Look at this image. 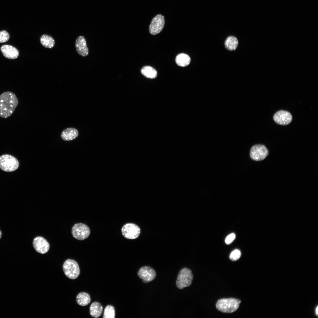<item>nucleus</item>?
I'll return each instance as SVG.
<instances>
[{"instance_id":"1","label":"nucleus","mask_w":318,"mask_h":318,"mask_svg":"<svg viewBox=\"0 0 318 318\" xmlns=\"http://www.w3.org/2000/svg\"><path fill=\"white\" fill-rule=\"evenodd\" d=\"M18 104L16 95L10 92H5L0 95V117L6 118L13 113Z\"/></svg>"},{"instance_id":"2","label":"nucleus","mask_w":318,"mask_h":318,"mask_svg":"<svg viewBox=\"0 0 318 318\" xmlns=\"http://www.w3.org/2000/svg\"><path fill=\"white\" fill-rule=\"evenodd\" d=\"M241 301L239 299L233 298H224L218 301L216 307L219 311L224 313H233L238 309Z\"/></svg>"},{"instance_id":"3","label":"nucleus","mask_w":318,"mask_h":318,"mask_svg":"<svg viewBox=\"0 0 318 318\" xmlns=\"http://www.w3.org/2000/svg\"><path fill=\"white\" fill-rule=\"evenodd\" d=\"M193 275L191 271L186 267L181 269L178 274L176 284L177 287L180 289L189 286L191 284Z\"/></svg>"},{"instance_id":"4","label":"nucleus","mask_w":318,"mask_h":318,"mask_svg":"<svg viewBox=\"0 0 318 318\" xmlns=\"http://www.w3.org/2000/svg\"><path fill=\"white\" fill-rule=\"evenodd\" d=\"M19 165L17 159L12 155L4 154L0 156V168L3 171L13 172L16 170Z\"/></svg>"},{"instance_id":"5","label":"nucleus","mask_w":318,"mask_h":318,"mask_svg":"<svg viewBox=\"0 0 318 318\" xmlns=\"http://www.w3.org/2000/svg\"><path fill=\"white\" fill-rule=\"evenodd\" d=\"M62 267L64 274L70 279H75L80 275V271L79 265L74 260L69 259L66 260Z\"/></svg>"},{"instance_id":"6","label":"nucleus","mask_w":318,"mask_h":318,"mask_svg":"<svg viewBox=\"0 0 318 318\" xmlns=\"http://www.w3.org/2000/svg\"><path fill=\"white\" fill-rule=\"evenodd\" d=\"M72 233L76 239L83 240L89 237L90 230L89 227L85 224L78 223L74 224L72 227Z\"/></svg>"},{"instance_id":"7","label":"nucleus","mask_w":318,"mask_h":318,"mask_svg":"<svg viewBox=\"0 0 318 318\" xmlns=\"http://www.w3.org/2000/svg\"><path fill=\"white\" fill-rule=\"evenodd\" d=\"M121 231L122 235L126 238L134 239L139 236L140 230V228L135 224L128 223L122 226Z\"/></svg>"},{"instance_id":"8","label":"nucleus","mask_w":318,"mask_h":318,"mask_svg":"<svg viewBox=\"0 0 318 318\" xmlns=\"http://www.w3.org/2000/svg\"><path fill=\"white\" fill-rule=\"evenodd\" d=\"M268 154V149L264 145L261 144L256 145L252 147L250 150V157L255 161L264 160Z\"/></svg>"},{"instance_id":"9","label":"nucleus","mask_w":318,"mask_h":318,"mask_svg":"<svg viewBox=\"0 0 318 318\" xmlns=\"http://www.w3.org/2000/svg\"><path fill=\"white\" fill-rule=\"evenodd\" d=\"M165 23L164 16L161 14H158L152 19L149 27V31L152 35L159 33L163 29Z\"/></svg>"},{"instance_id":"10","label":"nucleus","mask_w":318,"mask_h":318,"mask_svg":"<svg viewBox=\"0 0 318 318\" xmlns=\"http://www.w3.org/2000/svg\"><path fill=\"white\" fill-rule=\"evenodd\" d=\"M137 274L143 282L145 283L152 281L156 276V273L154 269L148 266L141 267L138 272Z\"/></svg>"},{"instance_id":"11","label":"nucleus","mask_w":318,"mask_h":318,"mask_svg":"<svg viewBox=\"0 0 318 318\" xmlns=\"http://www.w3.org/2000/svg\"><path fill=\"white\" fill-rule=\"evenodd\" d=\"M273 119L277 124L286 125L290 123L292 120V114L288 111L280 110L276 112L273 116Z\"/></svg>"},{"instance_id":"12","label":"nucleus","mask_w":318,"mask_h":318,"mask_svg":"<svg viewBox=\"0 0 318 318\" xmlns=\"http://www.w3.org/2000/svg\"><path fill=\"white\" fill-rule=\"evenodd\" d=\"M33 245L35 250L41 254L47 253L49 249V243L42 236H37L34 238L33 241Z\"/></svg>"},{"instance_id":"13","label":"nucleus","mask_w":318,"mask_h":318,"mask_svg":"<svg viewBox=\"0 0 318 318\" xmlns=\"http://www.w3.org/2000/svg\"><path fill=\"white\" fill-rule=\"evenodd\" d=\"M75 47L77 52L82 57L87 56L89 50L87 46L85 38L80 36L77 37L75 42Z\"/></svg>"},{"instance_id":"14","label":"nucleus","mask_w":318,"mask_h":318,"mask_svg":"<svg viewBox=\"0 0 318 318\" xmlns=\"http://www.w3.org/2000/svg\"><path fill=\"white\" fill-rule=\"evenodd\" d=\"M0 49L3 55L9 59H15L17 58L19 55V52L17 49L9 45H4L2 46L0 48Z\"/></svg>"},{"instance_id":"15","label":"nucleus","mask_w":318,"mask_h":318,"mask_svg":"<svg viewBox=\"0 0 318 318\" xmlns=\"http://www.w3.org/2000/svg\"><path fill=\"white\" fill-rule=\"evenodd\" d=\"M78 135V132L75 128H67L63 130L61 135L62 138L65 141L72 140L76 138Z\"/></svg>"},{"instance_id":"16","label":"nucleus","mask_w":318,"mask_h":318,"mask_svg":"<svg viewBox=\"0 0 318 318\" xmlns=\"http://www.w3.org/2000/svg\"><path fill=\"white\" fill-rule=\"evenodd\" d=\"M103 311V307L101 304L97 302L92 303L90 308V314L91 316L95 318H98L101 315Z\"/></svg>"},{"instance_id":"17","label":"nucleus","mask_w":318,"mask_h":318,"mask_svg":"<svg viewBox=\"0 0 318 318\" xmlns=\"http://www.w3.org/2000/svg\"><path fill=\"white\" fill-rule=\"evenodd\" d=\"M40 41L42 45L46 48L51 49L54 47L55 44L53 38L47 34L42 35L40 37Z\"/></svg>"},{"instance_id":"18","label":"nucleus","mask_w":318,"mask_h":318,"mask_svg":"<svg viewBox=\"0 0 318 318\" xmlns=\"http://www.w3.org/2000/svg\"><path fill=\"white\" fill-rule=\"evenodd\" d=\"M76 301L77 304L82 306L88 305L91 301L89 294L85 292L79 293L77 296Z\"/></svg>"},{"instance_id":"19","label":"nucleus","mask_w":318,"mask_h":318,"mask_svg":"<svg viewBox=\"0 0 318 318\" xmlns=\"http://www.w3.org/2000/svg\"><path fill=\"white\" fill-rule=\"evenodd\" d=\"M225 46L226 49L230 51L235 50L237 48L238 41L234 36H231L228 37L225 42Z\"/></svg>"},{"instance_id":"20","label":"nucleus","mask_w":318,"mask_h":318,"mask_svg":"<svg viewBox=\"0 0 318 318\" xmlns=\"http://www.w3.org/2000/svg\"><path fill=\"white\" fill-rule=\"evenodd\" d=\"M191 62V58L187 54L182 53L178 54L175 58V62L178 66L185 67L188 65Z\"/></svg>"},{"instance_id":"21","label":"nucleus","mask_w":318,"mask_h":318,"mask_svg":"<svg viewBox=\"0 0 318 318\" xmlns=\"http://www.w3.org/2000/svg\"><path fill=\"white\" fill-rule=\"evenodd\" d=\"M141 72L145 77L150 79L156 78L157 75V73L156 70L149 66L143 67L141 69Z\"/></svg>"},{"instance_id":"22","label":"nucleus","mask_w":318,"mask_h":318,"mask_svg":"<svg viewBox=\"0 0 318 318\" xmlns=\"http://www.w3.org/2000/svg\"><path fill=\"white\" fill-rule=\"evenodd\" d=\"M103 318H115V310L114 307L111 305L106 306L105 308Z\"/></svg>"},{"instance_id":"23","label":"nucleus","mask_w":318,"mask_h":318,"mask_svg":"<svg viewBox=\"0 0 318 318\" xmlns=\"http://www.w3.org/2000/svg\"><path fill=\"white\" fill-rule=\"evenodd\" d=\"M241 255L240 251L238 249H236L233 251L229 256L230 259L232 261H236L238 260Z\"/></svg>"},{"instance_id":"24","label":"nucleus","mask_w":318,"mask_h":318,"mask_svg":"<svg viewBox=\"0 0 318 318\" xmlns=\"http://www.w3.org/2000/svg\"><path fill=\"white\" fill-rule=\"evenodd\" d=\"M9 33L6 31L3 30L0 31V43L6 42L9 39Z\"/></svg>"},{"instance_id":"25","label":"nucleus","mask_w":318,"mask_h":318,"mask_svg":"<svg viewBox=\"0 0 318 318\" xmlns=\"http://www.w3.org/2000/svg\"><path fill=\"white\" fill-rule=\"evenodd\" d=\"M235 234L234 233L230 234L226 238L225 242L226 244H228L231 243L235 239Z\"/></svg>"},{"instance_id":"26","label":"nucleus","mask_w":318,"mask_h":318,"mask_svg":"<svg viewBox=\"0 0 318 318\" xmlns=\"http://www.w3.org/2000/svg\"><path fill=\"white\" fill-rule=\"evenodd\" d=\"M318 306H317V307H316V308H315V315H316V316H318Z\"/></svg>"},{"instance_id":"27","label":"nucleus","mask_w":318,"mask_h":318,"mask_svg":"<svg viewBox=\"0 0 318 318\" xmlns=\"http://www.w3.org/2000/svg\"><path fill=\"white\" fill-rule=\"evenodd\" d=\"M2 236V232L0 230V239L1 238Z\"/></svg>"}]
</instances>
